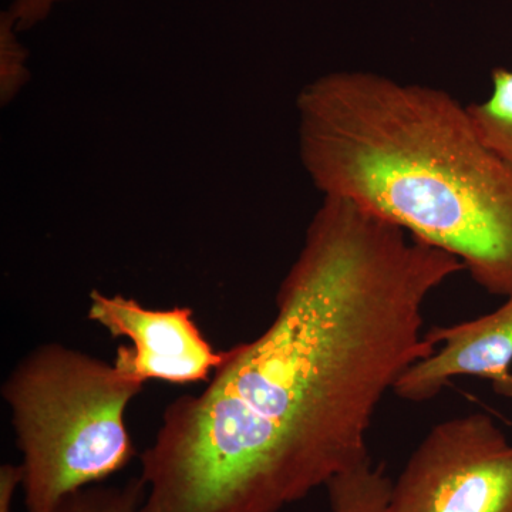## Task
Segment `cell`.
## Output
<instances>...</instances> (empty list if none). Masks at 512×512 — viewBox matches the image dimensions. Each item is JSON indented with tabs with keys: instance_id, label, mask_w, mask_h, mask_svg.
<instances>
[{
	"instance_id": "8",
	"label": "cell",
	"mask_w": 512,
	"mask_h": 512,
	"mask_svg": "<svg viewBox=\"0 0 512 512\" xmlns=\"http://www.w3.org/2000/svg\"><path fill=\"white\" fill-rule=\"evenodd\" d=\"M491 83L490 97L467 106L468 113L484 143L512 165V70L497 67Z\"/></svg>"
},
{
	"instance_id": "5",
	"label": "cell",
	"mask_w": 512,
	"mask_h": 512,
	"mask_svg": "<svg viewBox=\"0 0 512 512\" xmlns=\"http://www.w3.org/2000/svg\"><path fill=\"white\" fill-rule=\"evenodd\" d=\"M87 318L111 338L133 343L117 348L114 363L144 384L208 382L224 359V350L212 348L188 306L148 309L120 293L106 295L94 289Z\"/></svg>"
},
{
	"instance_id": "12",
	"label": "cell",
	"mask_w": 512,
	"mask_h": 512,
	"mask_svg": "<svg viewBox=\"0 0 512 512\" xmlns=\"http://www.w3.org/2000/svg\"><path fill=\"white\" fill-rule=\"evenodd\" d=\"M23 470L18 464H3L0 467V512H12L13 498L22 487Z\"/></svg>"
},
{
	"instance_id": "4",
	"label": "cell",
	"mask_w": 512,
	"mask_h": 512,
	"mask_svg": "<svg viewBox=\"0 0 512 512\" xmlns=\"http://www.w3.org/2000/svg\"><path fill=\"white\" fill-rule=\"evenodd\" d=\"M389 512H512V443L493 417L436 424L392 481Z\"/></svg>"
},
{
	"instance_id": "2",
	"label": "cell",
	"mask_w": 512,
	"mask_h": 512,
	"mask_svg": "<svg viewBox=\"0 0 512 512\" xmlns=\"http://www.w3.org/2000/svg\"><path fill=\"white\" fill-rule=\"evenodd\" d=\"M299 156L323 197L355 201L512 296V165L466 106L423 84L335 72L296 99Z\"/></svg>"
},
{
	"instance_id": "11",
	"label": "cell",
	"mask_w": 512,
	"mask_h": 512,
	"mask_svg": "<svg viewBox=\"0 0 512 512\" xmlns=\"http://www.w3.org/2000/svg\"><path fill=\"white\" fill-rule=\"evenodd\" d=\"M69 0H12L9 12L15 19L19 32H28L42 25L57 6Z\"/></svg>"
},
{
	"instance_id": "3",
	"label": "cell",
	"mask_w": 512,
	"mask_h": 512,
	"mask_svg": "<svg viewBox=\"0 0 512 512\" xmlns=\"http://www.w3.org/2000/svg\"><path fill=\"white\" fill-rule=\"evenodd\" d=\"M143 389L116 363L62 343H42L19 360L2 397L22 454L26 512H53L131 463L126 412Z\"/></svg>"
},
{
	"instance_id": "7",
	"label": "cell",
	"mask_w": 512,
	"mask_h": 512,
	"mask_svg": "<svg viewBox=\"0 0 512 512\" xmlns=\"http://www.w3.org/2000/svg\"><path fill=\"white\" fill-rule=\"evenodd\" d=\"M326 490L330 512H389L392 480L372 458L333 478Z\"/></svg>"
},
{
	"instance_id": "10",
	"label": "cell",
	"mask_w": 512,
	"mask_h": 512,
	"mask_svg": "<svg viewBox=\"0 0 512 512\" xmlns=\"http://www.w3.org/2000/svg\"><path fill=\"white\" fill-rule=\"evenodd\" d=\"M9 9L0 13V104L8 107L30 82L29 52Z\"/></svg>"
},
{
	"instance_id": "9",
	"label": "cell",
	"mask_w": 512,
	"mask_h": 512,
	"mask_svg": "<svg viewBox=\"0 0 512 512\" xmlns=\"http://www.w3.org/2000/svg\"><path fill=\"white\" fill-rule=\"evenodd\" d=\"M146 488L140 477L121 485H92L64 498L53 512H141Z\"/></svg>"
},
{
	"instance_id": "1",
	"label": "cell",
	"mask_w": 512,
	"mask_h": 512,
	"mask_svg": "<svg viewBox=\"0 0 512 512\" xmlns=\"http://www.w3.org/2000/svg\"><path fill=\"white\" fill-rule=\"evenodd\" d=\"M460 272L376 212L323 197L272 322L165 407L140 456L141 512H279L370 460L384 396L436 350L424 306Z\"/></svg>"
},
{
	"instance_id": "6",
	"label": "cell",
	"mask_w": 512,
	"mask_h": 512,
	"mask_svg": "<svg viewBox=\"0 0 512 512\" xmlns=\"http://www.w3.org/2000/svg\"><path fill=\"white\" fill-rule=\"evenodd\" d=\"M434 353L414 363L393 392L410 403L430 402L460 376L481 377L512 399V296L480 318L426 332Z\"/></svg>"
}]
</instances>
